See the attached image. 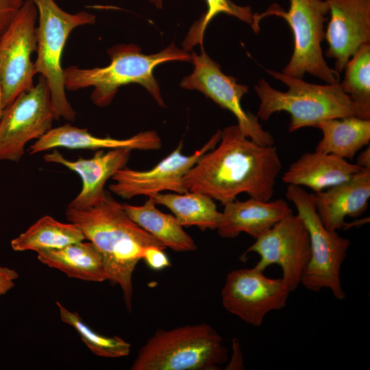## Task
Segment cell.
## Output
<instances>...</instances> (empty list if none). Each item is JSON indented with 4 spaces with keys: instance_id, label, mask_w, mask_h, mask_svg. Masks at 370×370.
Masks as SVG:
<instances>
[{
    "instance_id": "6da1fadb",
    "label": "cell",
    "mask_w": 370,
    "mask_h": 370,
    "mask_svg": "<svg viewBox=\"0 0 370 370\" xmlns=\"http://www.w3.org/2000/svg\"><path fill=\"white\" fill-rule=\"evenodd\" d=\"M282 163L274 145L258 144L238 125L221 130L217 146L202 155L184 177L188 191L204 194L222 204L241 193L271 200Z\"/></svg>"
},
{
    "instance_id": "7a4b0ae2",
    "label": "cell",
    "mask_w": 370,
    "mask_h": 370,
    "mask_svg": "<svg viewBox=\"0 0 370 370\" xmlns=\"http://www.w3.org/2000/svg\"><path fill=\"white\" fill-rule=\"evenodd\" d=\"M69 222L75 224L85 239L101 253L113 285H119L129 312L132 308V275L144 249L166 247L132 221L119 203L106 192L99 203L86 209L66 210Z\"/></svg>"
},
{
    "instance_id": "3957f363",
    "label": "cell",
    "mask_w": 370,
    "mask_h": 370,
    "mask_svg": "<svg viewBox=\"0 0 370 370\" xmlns=\"http://www.w3.org/2000/svg\"><path fill=\"white\" fill-rule=\"evenodd\" d=\"M110 64L91 69L72 66L64 69L65 89L73 91L93 87L90 98L99 107L111 103L123 86L136 83L143 86L156 100L164 107L158 82L153 76L155 68L170 61L191 62V53L178 48L174 42L158 53L147 55L134 44H121L107 51Z\"/></svg>"
},
{
    "instance_id": "277c9868",
    "label": "cell",
    "mask_w": 370,
    "mask_h": 370,
    "mask_svg": "<svg viewBox=\"0 0 370 370\" xmlns=\"http://www.w3.org/2000/svg\"><path fill=\"white\" fill-rule=\"evenodd\" d=\"M273 78L288 87L285 92L272 88L264 79L255 90L260 103L256 116L267 121L274 113L284 111L291 116L290 132L314 127L322 121L357 116L370 119V112L357 105L343 92L340 84L319 85L292 77L283 73L266 69Z\"/></svg>"
},
{
    "instance_id": "5b68a950",
    "label": "cell",
    "mask_w": 370,
    "mask_h": 370,
    "mask_svg": "<svg viewBox=\"0 0 370 370\" xmlns=\"http://www.w3.org/2000/svg\"><path fill=\"white\" fill-rule=\"evenodd\" d=\"M221 336L210 325L158 329L139 349L132 370H217L227 360Z\"/></svg>"
},
{
    "instance_id": "8992f818",
    "label": "cell",
    "mask_w": 370,
    "mask_h": 370,
    "mask_svg": "<svg viewBox=\"0 0 370 370\" xmlns=\"http://www.w3.org/2000/svg\"><path fill=\"white\" fill-rule=\"evenodd\" d=\"M328 14L325 0H290L288 11L273 3L264 12L254 14L252 28L258 32L260 21L268 16L283 18L293 32L294 49L282 73L298 79L308 73L327 84H337L340 82L339 73L329 67L321 49L325 38L324 23Z\"/></svg>"
},
{
    "instance_id": "52a82bcc",
    "label": "cell",
    "mask_w": 370,
    "mask_h": 370,
    "mask_svg": "<svg viewBox=\"0 0 370 370\" xmlns=\"http://www.w3.org/2000/svg\"><path fill=\"white\" fill-rule=\"evenodd\" d=\"M32 1L38 18L35 74L40 73L48 84L56 120L64 118L73 121L76 113L66 98L61 58L71 32L79 26L95 23L96 17L85 11L66 12L54 0Z\"/></svg>"
},
{
    "instance_id": "ba28073f",
    "label": "cell",
    "mask_w": 370,
    "mask_h": 370,
    "mask_svg": "<svg viewBox=\"0 0 370 370\" xmlns=\"http://www.w3.org/2000/svg\"><path fill=\"white\" fill-rule=\"evenodd\" d=\"M286 198L297 210L308 231L310 259L301 280L308 291L329 289L339 300L345 297L341 282V269L350 245L348 238L328 230L321 222L312 196L301 186L288 184Z\"/></svg>"
},
{
    "instance_id": "9c48e42d",
    "label": "cell",
    "mask_w": 370,
    "mask_h": 370,
    "mask_svg": "<svg viewBox=\"0 0 370 370\" xmlns=\"http://www.w3.org/2000/svg\"><path fill=\"white\" fill-rule=\"evenodd\" d=\"M56 120L45 79L20 94L3 110L0 119V161L18 162L26 144L38 139Z\"/></svg>"
},
{
    "instance_id": "30bf717a",
    "label": "cell",
    "mask_w": 370,
    "mask_h": 370,
    "mask_svg": "<svg viewBox=\"0 0 370 370\" xmlns=\"http://www.w3.org/2000/svg\"><path fill=\"white\" fill-rule=\"evenodd\" d=\"M37 8L25 0L0 36V82L4 109L34 86L36 75L32 54L37 50Z\"/></svg>"
},
{
    "instance_id": "8fae6325",
    "label": "cell",
    "mask_w": 370,
    "mask_h": 370,
    "mask_svg": "<svg viewBox=\"0 0 370 370\" xmlns=\"http://www.w3.org/2000/svg\"><path fill=\"white\" fill-rule=\"evenodd\" d=\"M191 56L194 70L182 80L180 86L199 91L222 108L231 112L247 138L261 145H273V136L262 128L258 118L244 110L241 106V99L248 92V87L238 84L234 77L224 74L219 64L206 53L203 47L199 55L192 52Z\"/></svg>"
},
{
    "instance_id": "7c38bea8",
    "label": "cell",
    "mask_w": 370,
    "mask_h": 370,
    "mask_svg": "<svg viewBox=\"0 0 370 370\" xmlns=\"http://www.w3.org/2000/svg\"><path fill=\"white\" fill-rule=\"evenodd\" d=\"M291 292L282 278H268L255 266L227 274L221 291V302L227 312L258 327L268 313L286 306Z\"/></svg>"
},
{
    "instance_id": "4fadbf2b",
    "label": "cell",
    "mask_w": 370,
    "mask_h": 370,
    "mask_svg": "<svg viewBox=\"0 0 370 370\" xmlns=\"http://www.w3.org/2000/svg\"><path fill=\"white\" fill-rule=\"evenodd\" d=\"M249 253L259 256L256 267L262 271L272 264L280 266L282 280L293 291L301 284L310 259L307 227L297 214L291 213L256 238L241 258Z\"/></svg>"
},
{
    "instance_id": "5bb4252c",
    "label": "cell",
    "mask_w": 370,
    "mask_h": 370,
    "mask_svg": "<svg viewBox=\"0 0 370 370\" xmlns=\"http://www.w3.org/2000/svg\"><path fill=\"white\" fill-rule=\"evenodd\" d=\"M221 130L216 132L208 142L190 156L182 154L183 142L154 167L147 171H137L126 166L117 171L109 186L111 192L130 199L138 195L153 197L163 191L184 193V177L200 157L214 148L219 142Z\"/></svg>"
},
{
    "instance_id": "9a60e30c",
    "label": "cell",
    "mask_w": 370,
    "mask_h": 370,
    "mask_svg": "<svg viewBox=\"0 0 370 370\" xmlns=\"http://www.w3.org/2000/svg\"><path fill=\"white\" fill-rule=\"evenodd\" d=\"M325 1L330 14L325 55L335 60L334 70L339 73L361 46L370 44V0Z\"/></svg>"
},
{
    "instance_id": "2e32d148",
    "label": "cell",
    "mask_w": 370,
    "mask_h": 370,
    "mask_svg": "<svg viewBox=\"0 0 370 370\" xmlns=\"http://www.w3.org/2000/svg\"><path fill=\"white\" fill-rule=\"evenodd\" d=\"M131 151L128 149L98 150L90 158H79L76 160L66 159L57 150L45 153L47 162L64 166L75 172L81 178L82 186L79 193L70 202L68 208L86 209L101 201L106 197L104 186L109 178L119 169L126 166Z\"/></svg>"
},
{
    "instance_id": "e0dca14e",
    "label": "cell",
    "mask_w": 370,
    "mask_h": 370,
    "mask_svg": "<svg viewBox=\"0 0 370 370\" xmlns=\"http://www.w3.org/2000/svg\"><path fill=\"white\" fill-rule=\"evenodd\" d=\"M312 196L323 225L331 231L341 230L347 225L346 217H358L368 208L370 169H362L347 181Z\"/></svg>"
},
{
    "instance_id": "ac0fdd59",
    "label": "cell",
    "mask_w": 370,
    "mask_h": 370,
    "mask_svg": "<svg viewBox=\"0 0 370 370\" xmlns=\"http://www.w3.org/2000/svg\"><path fill=\"white\" fill-rule=\"evenodd\" d=\"M161 147V138L153 130L139 132L127 138L117 139L109 136H94L86 129L66 124L51 128L30 145L28 151L32 155L58 147L91 150L103 149L156 150Z\"/></svg>"
},
{
    "instance_id": "d6986e66",
    "label": "cell",
    "mask_w": 370,
    "mask_h": 370,
    "mask_svg": "<svg viewBox=\"0 0 370 370\" xmlns=\"http://www.w3.org/2000/svg\"><path fill=\"white\" fill-rule=\"evenodd\" d=\"M293 213L288 204L282 199L262 201L249 197L236 199L224 204L217 228L223 238H234L246 233L256 239L282 219Z\"/></svg>"
},
{
    "instance_id": "ffe728a7",
    "label": "cell",
    "mask_w": 370,
    "mask_h": 370,
    "mask_svg": "<svg viewBox=\"0 0 370 370\" xmlns=\"http://www.w3.org/2000/svg\"><path fill=\"white\" fill-rule=\"evenodd\" d=\"M362 169L347 160L315 150L293 162L283 174L282 181L317 193L347 181Z\"/></svg>"
},
{
    "instance_id": "44dd1931",
    "label": "cell",
    "mask_w": 370,
    "mask_h": 370,
    "mask_svg": "<svg viewBox=\"0 0 370 370\" xmlns=\"http://www.w3.org/2000/svg\"><path fill=\"white\" fill-rule=\"evenodd\" d=\"M38 259L67 276L82 280L101 282L108 280L103 257L90 241H79L60 249L37 252Z\"/></svg>"
},
{
    "instance_id": "7402d4cb",
    "label": "cell",
    "mask_w": 370,
    "mask_h": 370,
    "mask_svg": "<svg viewBox=\"0 0 370 370\" xmlns=\"http://www.w3.org/2000/svg\"><path fill=\"white\" fill-rule=\"evenodd\" d=\"M316 127L322 138L315 150L336 157L352 160L370 142V119L347 116L321 121Z\"/></svg>"
},
{
    "instance_id": "603a6c76",
    "label": "cell",
    "mask_w": 370,
    "mask_h": 370,
    "mask_svg": "<svg viewBox=\"0 0 370 370\" xmlns=\"http://www.w3.org/2000/svg\"><path fill=\"white\" fill-rule=\"evenodd\" d=\"M150 197L141 206L123 204L129 217L146 232L162 243L166 247L177 252L193 251L197 247L175 217L166 214L156 207Z\"/></svg>"
},
{
    "instance_id": "cb8c5ba5",
    "label": "cell",
    "mask_w": 370,
    "mask_h": 370,
    "mask_svg": "<svg viewBox=\"0 0 370 370\" xmlns=\"http://www.w3.org/2000/svg\"><path fill=\"white\" fill-rule=\"evenodd\" d=\"M156 204L169 209L182 226H196L204 231L217 230L221 212L217 210L214 199L197 192L184 193H158L153 197Z\"/></svg>"
},
{
    "instance_id": "d4e9b609",
    "label": "cell",
    "mask_w": 370,
    "mask_h": 370,
    "mask_svg": "<svg viewBox=\"0 0 370 370\" xmlns=\"http://www.w3.org/2000/svg\"><path fill=\"white\" fill-rule=\"evenodd\" d=\"M80 229L74 223H62L45 215L39 219L25 232L11 241L15 251L60 249L71 243L84 241Z\"/></svg>"
},
{
    "instance_id": "484cf974",
    "label": "cell",
    "mask_w": 370,
    "mask_h": 370,
    "mask_svg": "<svg viewBox=\"0 0 370 370\" xmlns=\"http://www.w3.org/2000/svg\"><path fill=\"white\" fill-rule=\"evenodd\" d=\"M56 304L61 320L73 328L82 341L95 355L105 358H120L129 355L131 345L117 336H106L94 331L81 318L77 312H73L60 302Z\"/></svg>"
},
{
    "instance_id": "4316f807",
    "label": "cell",
    "mask_w": 370,
    "mask_h": 370,
    "mask_svg": "<svg viewBox=\"0 0 370 370\" xmlns=\"http://www.w3.org/2000/svg\"><path fill=\"white\" fill-rule=\"evenodd\" d=\"M339 83L347 95L359 106L370 112V44L361 46L350 58Z\"/></svg>"
},
{
    "instance_id": "83f0119b",
    "label": "cell",
    "mask_w": 370,
    "mask_h": 370,
    "mask_svg": "<svg viewBox=\"0 0 370 370\" xmlns=\"http://www.w3.org/2000/svg\"><path fill=\"white\" fill-rule=\"evenodd\" d=\"M207 11L190 27L184 41L183 48L189 51L197 45L203 44L205 30L209 23L218 14H225L236 17L253 27L254 14L249 6H241L230 0H205Z\"/></svg>"
},
{
    "instance_id": "f1b7e54d",
    "label": "cell",
    "mask_w": 370,
    "mask_h": 370,
    "mask_svg": "<svg viewBox=\"0 0 370 370\" xmlns=\"http://www.w3.org/2000/svg\"><path fill=\"white\" fill-rule=\"evenodd\" d=\"M143 260L153 270L159 271L171 266L170 260L164 249L156 246H149L144 249Z\"/></svg>"
},
{
    "instance_id": "f546056e",
    "label": "cell",
    "mask_w": 370,
    "mask_h": 370,
    "mask_svg": "<svg viewBox=\"0 0 370 370\" xmlns=\"http://www.w3.org/2000/svg\"><path fill=\"white\" fill-rule=\"evenodd\" d=\"M18 278V273L14 269L0 266V296L14 286V281Z\"/></svg>"
},
{
    "instance_id": "4dcf8cb0",
    "label": "cell",
    "mask_w": 370,
    "mask_h": 370,
    "mask_svg": "<svg viewBox=\"0 0 370 370\" xmlns=\"http://www.w3.org/2000/svg\"><path fill=\"white\" fill-rule=\"evenodd\" d=\"M229 369H237L243 367L242 362V354L237 339H233V355L231 362L228 365Z\"/></svg>"
},
{
    "instance_id": "1f68e13d",
    "label": "cell",
    "mask_w": 370,
    "mask_h": 370,
    "mask_svg": "<svg viewBox=\"0 0 370 370\" xmlns=\"http://www.w3.org/2000/svg\"><path fill=\"white\" fill-rule=\"evenodd\" d=\"M25 0H0V14L8 12H16Z\"/></svg>"
},
{
    "instance_id": "d6a6232c",
    "label": "cell",
    "mask_w": 370,
    "mask_h": 370,
    "mask_svg": "<svg viewBox=\"0 0 370 370\" xmlns=\"http://www.w3.org/2000/svg\"><path fill=\"white\" fill-rule=\"evenodd\" d=\"M357 165L364 169H370V147L368 145L365 150H363L356 159Z\"/></svg>"
},
{
    "instance_id": "836d02e7",
    "label": "cell",
    "mask_w": 370,
    "mask_h": 370,
    "mask_svg": "<svg viewBox=\"0 0 370 370\" xmlns=\"http://www.w3.org/2000/svg\"><path fill=\"white\" fill-rule=\"evenodd\" d=\"M16 12H8L0 14V36L7 29Z\"/></svg>"
},
{
    "instance_id": "e575fe53",
    "label": "cell",
    "mask_w": 370,
    "mask_h": 370,
    "mask_svg": "<svg viewBox=\"0 0 370 370\" xmlns=\"http://www.w3.org/2000/svg\"><path fill=\"white\" fill-rule=\"evenodd\" d=\"M156 8L162 9L163 8V0H148Z\"/></svg>"
},
{
    "instance_id": "d590c367",
    "label": "cell",
    "mask_w": 370,
    "mask_h": 370,
    "mask_svg": "<svg viewBox=\"0 0 370 370\" xmlns=\"http://www.w3.org/2000/svg\"><path fill=\"white\" fill-rule=\"evenodd\" d=\"M3 110H4V107H3V94H2V88H1V82H0V119L2 116Z\"/></svg>"
}]
</instances>
